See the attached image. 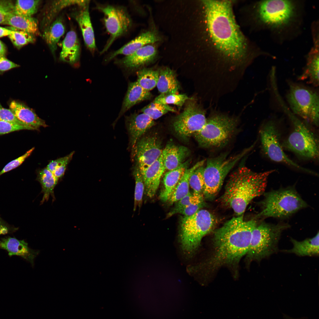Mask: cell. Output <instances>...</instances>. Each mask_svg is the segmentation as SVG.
Instances as JSON below:
<instances>
[{
	"label": "cell",
	"instance_id": "cell-14",
	"mask_svg": "<svg viewBox=\"0 0 319 319\" xmlns=\"http://www.w3.org/2000/svg\"><path fill=\"white\" fill-rule=\"evenodd\" d=\"M163 149L161 139L156 134L141 137L136 145L133 158L140 171L145 170L158 159L162 155Z\"/></svg>",
	"mask_w": 319,
	"mask_h": 319
},
{
	"label": "cell",
	"instance_id": "cell-15",
	"mask_svg": "<svg viewBox=\"0 0 319 319\" xmlns=\"http://www.w3.org/2000/svg\"><path fill=\"white\" fill-rule=\"evenodd\" d=\"M155 123L154 120L143 113H134L126 117L125 124L129 139L128 147L133 160L137 142Z\"/></svg>",
	"mask_w": 319,
	"mask_h": 319
},
{
	"label": "cell",
	"instance_id": "cell-37",
	"mask_svg": "<svg viewBox=\"0 0 319 319\" xmlns=\"http://www.w3.org/2000/svg\"><path fill=\"white\" fill-rule=\"evenodd\" d=\"M141 111L153 120L157 119L169 112H175V109L169 105L153 102L141 110Z\"/></svg>",
	"mask_w": 319,
	"mask_h": 319
},
{
	"label": "cell",
	"instance_id": "cell-8",
	"mask_svg": "<svg viewBox=\"0 0 319 319\" xmlns=\"http://www.w3.org/2000/svg\"><path fill=\"white\" fill-rule=\"evenodd\" d=\"M287 83L289 88L286 98L290 110L307 123L318 126V92L309 87L291 80H288Z\"/></svg>",
	"mask_w": 319,
	"mask_h": 319
},
{
	"label": "cell",
	"instance_id": "cell-36",
	"mask_svg": "<svg viewBox=\"0 0 319 319\" xmlns=\"http://www.w3.org/2000/svg\"><path fill=\"white\" fill-rule=\"evenodd\" d=\"M133 175L135 180L134 211L138 206L140 208L142 204L143 197L145 186L142 178L138 167L136 165L133 170Z\"/></svg>",
	"mask_w": 319,
	"mask_h": 319
},
{
	"label": "cell",
	"instance_id": "cell-45",
	"mask_svg": "<svg viewBox=\"0 0 319 319\" xmlns=\"http://www.w3.org/2000/svg\"><path fill=\"white\" fill-rule=\"evenodd\" d=\"M0 120L18 125L27 126L20 121L10 109L2 108H0Z\"/></svg>",
	"mask_w": 319,
	"mask_h": 319
},
{
	"label": "cell",
	"instance_id": "cell-27",
	"mask_svg": "<svg viewBox=\"0 0 319 319\" xmlns=\"http://www.w3.org/2000/svg\"><path fill=\"white\" fill-rule=\"evenodd\" d=\"M319 232L313 237L298 241L292 238L290 241L293 245L291 249L283 250L287 253H293L300 256H318L319 255Z\"/></svg>",
	"mask_w": 319,
	"mask_h": 319
},
{
	"label": "cell",
	"instance_id": "cell-39",
	"mask_svg": "<svg viewBox=\"0 0 319 319\" xmlns=\"http://www.w3.org/2000/svg\"><path fill=\"white\" fill-rule=\"evenodd\" d=\"M192 98L184 94H160L156 97L153 102L168 105L172 104L181 107L186 102Z\"/></svg>",
	"mask_w": 319,
	"mask_h": 319
},
{
	"label": "cell",
	"instance_id": "cell-3",
	"mask_svg": "<svg viewBox=\"0 0 319 319\" xmlns=\"http://www.w3.org/2000/svg\"><path fill=\"white\" fill-rule=\"evenodd\" d=\"M275 171L258 172L245 166L239 167L230 175L219 201L237 216L243 215L250 202L264 193L268 177Z\"/></svg>",
	"mask_w": 319,
	"mask_h": 319
},
{
	"label": "cell",
	"instance_id": "cell-5",
	"mask_svg": "<svg viewBox=\"0 0 319 319\" xmlns=\"http://www.w3.org/2000/svg\"><path fill=\"white\" fill-rule=\"evenodd\" d=\"M212 111L204 126L193 135L198 145L203 148L224 146L231 138L238 123L236 117Z\"/></svg>",
	"mask_w": 319,
	"mask_h": 319
},
{
	"label": "cell",
	"instance_id": "cell-42",
	"mask_svg": "<svg viewBox=\"0 0 319 319\" xmlns=\"http://www.w3.org/2000/svg\"><path fill=\"white\" fill-rule=\"evenodd\" d=\"M204 201L191 204L185 207L176 210H172L167 215V217H169L176 214H180L188 216L192 215L203 208L205 206Z\"/></svg>",
	"mask_w": 319,
	"mask_h": 319
},
{
	"label": "cell",
	"instance_id": "cell-43",
	"mask_svg": "<svg viewBox=\"0 0 319 319\" xmlns=\"http://www.w3.org/2000/svg\"><path fill=\"white\" fill-rule=\"evenodd\" d=\"M35 130L32 128L0 120V135L22 130Z\"/></svg>",
	"mask_w": 319,
	"mask_h": 319
},
{
	"label": "cell",
	"instance_id": "cell-46",
	"mask_svg": "<svg viewBox=\"0 0 319 319\" xmlns=\"http://www.w3.org/2000/svg\"><path fill=\"white\" fill-rule=\"evenodd\" d=\"M14 6L11 1L0 0V24H2L7 16L13 12Z\"/></svg>",
	"mask_w": 319,
	"mask_h": 319
},
{
	"label": "cell",
	"instance_id": "cell-41",
	"mask_svg": "<svg viewBox=\"0 0 319 319\" xmlns=\"http://www.w3.org/2000/svg\"><path fill=\"white\" fill-rule=\"evenodd\" d=\"M204 198L202 194H196L190 192L185 196L176 202L172 210L178 209L191 204L204 201Z\"/></svg>",
	"mask_w": 319,
	"mask_h": 319
},
{
	"label": "cell",
	"instance_id": "cell-26",
	"mask_svg": "<svg viewBox=\"0 0 319 319\" xmlns=\"http://www.w3.org/2000/svg\"><path fill=\"white\" fill-rule=\"evenodd\" d=\"M158 40V38L153 32L148 31L143 33L113 53L109 56L108 60H111L119 55H123L126 56L130 55L146 45L154 43Z\"/></svg>",
	"mask_w": 319,
	"mask_h": 319
},
{
	"label": "cell",
	"instance_id": "cell-53",
	"mask_svg": "<svg viewBox=\"0 0 319 319\" xmlns=\"http://www.w3.org/2000/svg\"><path fill=\"white\" fill-rule=\"evenodd\" d=\"M283 315L284 319H306L305 318H292L284 313H283Z\"/></svg>",
	"mask_w": 319,
	"mask_h": 319
},
{
	"label": "cell",
	"instance_id": "cell-18",
	"mask_svg": "<svg viewBox=\"0 0 319 319\" xmlns=\"http://www.w3.org/2000/svg\"><path fill=\"white\" fill-rule=\"evenodd\" d=\"M165 170L162 154L161 156L144 171L140 172L143 178L147 196L152 198L159 186L161 176Z\"/></svg>",
	"mask_w": 319,
	"mask_h": 319
},
{
	"label": "cell",
	"instance_id": "cell-12",
	"mask_svg": "<svg viewBox=\"0 0 319 319\" xmlns=\"http://www.w3.org/2000/svg\"><path fill=\"white\" fill-rule=\"evenodd\" d=\"M184 110L175 118L173 126L180 137L187 139L201 129L206 122V111L196 100H188Z\"/></svg>",
	"mask_w": 319,
	"mask_h": 319
},
{
	"label": "cell",
	"instance_id": "cell-4",
	"mask_svg": "<svg viewBox=\"0 0 319 319\" xmlns=\"http://www.w3.org/2000/svg\"><path fill=\"white\" fill-rule=\"evenodd\" d=\"M279 105L287 115L292 125V130L282 146L306 160L318 159V140L305 123L293 113L284 102Z\"/></svg>",
	"mask_w": 319,
	"mask_h": 319
},
{
	"label": "cell",
	"instance_id": "cell-44",
	"mask_svg": "<svg viewBox=\"0 0 319 319\" xmlns=\"http://www.w3.org/2000/svg\"><path fill=\"white\" fill-rule=\"evenodd\" d=\"M32 147L25 154L8 163L0 172V176L4 173L10 171L20 165L32 153L34 149Z\"/></svg>",
	"mask_w": 319,
	"mask_h": 319
},
{
	"label": "cell",
	"instance_id": "cell-7",
	"mask_svg": "<svg viewBox=\"0 0 319 319\" xmlns=\"http://www.w3.org/2000/svg\"><path fill=\"white\" fill-rule=\"evenodd\" d=\"M264 194V198L261 203L262 209L258 217H287L307 206L293 187L273 190Z\"/></svg>",
	"mask_w": 319,
	"mask_h": 319
},
{
	"label": "cell",
	"instance_id": "cell-2",
	"mask_svg": "<svg viewBox=\"0 0 319 319\" xmlns=\"http://www.w3.org/2000/svg\"><path fill=\"white\" fill-rule=\"evenodd\" d=\"M303 3L294 0H262L254 4L253 16L260 29L268 31L283 41L300 32L303 16Z\"/></svg>",
	"mask_w": 319,
	"mask_h": 319
},
{
	"label": "cell",
	"instance_id": "cell-52",
	"mask_svg": "<svg viewBox=\"0 0 319 319\" xmlns=\"http://www.w3.org/2000/svg\"><path fill=\"white\" fill-rule=\"evenodd\" d=\"M6 52V50L5 45L0 40V54L5 55Z\"/></svg>",
	"mask_w": 319,
	"mask_h": 319
},
{
	"label": "cell",
	"instance_id": "cell-19",
	"mask_svg": "<svg viewBox=\"0 0 319 319\" xmlns=\"http://www.w3.org/2000/svg\"><path fill=\"white\" fill-rule=\"evenodd\" d=\"M189 154V149L185 146L172 143L167 144L162 153L165 170H171L179 166L184 162Z\"/></svg>",
	"mask_w": 319,
	"mask_h": 319
},
{
	"label": "cell",
	"instance_id": "cell-25",
	"mask_svg": "<svg viewBox=\"0 0 319 319\" xmlns=\"http://www.w3.org/2000/svg\"><path fill=\"white\" fill-rule=\"evenodd\" d=\"M156 53V50L154 46L147 45L133 53L126 56L120 62L122 65L127 68H137L151 61L155 56Z\"/></svg>",
	"mask_w": 319,
	"mask_h": 319
},
{
	"label": "cell",
	"instance_id": "cell-28",
	"mask_svg": "<svg viewBox=\"0 0 319 319\" xmlns=\"http://www.w3.org/2000/svg\"><path fill=\"white\" fill-rule=\"evenodd\" d=\"M2 24L9 25L34 35H40L38 21L31 17L18 15L12 12L7 16Z\"/></svg>",
	"mask_w": 319,
	"mask_h": 319
},
{
	"label": "cell",
	"instance_id": "cell-16",
	"mask_svg": "<svg viewBox=\"0 0 319 319\" xmlns=\"http://www.w3.org/2000/svg\"><path fill=\"white\" fill-rule=\"evenodd\" d=\"M0 249L6 250L10 256L21 257L29 262L32 267L34 265V259L40 252L29 248L28 243L24 240H19L9 236L0 239Z\"/></svg>",
	"mask_w": 319,
	"mask_h": 319
},
{
	"label": "cell",
	"instance_id": "cell-30",
	"mask_svg": "<svg viewBox=\"0 0 319 319\" xmlns=\"http://www.w3.org/2000/svg\"><path fill=\"white\" fill-rule=\"evenodd\" d=\"M156 86L160 94H176L180 87L174 72L167 68L159 71Z\"/></svg>",
	"mask_w": 319,
	"mask_h": 319
},
{
	"label": "cell",
	"instance_id": "cell-50",
	"mask_svg": "<svg viewBox=\"0 0 319 319\" xmlns=\"http://www.w3.org/2000/svg\"><path fill=\"white\" fill-rule=\"evenodd\" d=\"M69 161L65 162L58 167L53 172L54 175L58 179L64 175L67 166Z\"/></svg>",
	"mask_w": 319,
	"mask_h": 319
},
{
	"label": "cell",
	"instance_id": "cell-22",
	"mask_svg": "<svg viewBox=\"0 0 319 319\" xmlns=\"http://www.w3.org/2000/svg\"><path fill=\"white\" fill-rule=\"evenodd\" d=\"M190 164L189 160L177 168L168 171L165 174L163 179V188L159 195V198L162 201H168L180 180L188 168Z\"/></svg>",
	"mask_w": 319,
	"mask_h": 319
},
{
	"label": "cell",
	"instance_id": "cell-20",
	"mask_svg": "<svg viewBox=\"0 0 319 319\" xmlns=\"http://www.w3.org/2000/svg\"><path fill=\"white\" fill-rule=\"evenodd\" d=\"M9 108L20 121L35 130H39L41 127L48 126L45 121L39 118L33 110L24 104L13 101L10 103Z\"/></svg>",
	"mask_w": 319,
	"mask_h": 319
},
{
	"label": "cell",
	"instance_id": "cell-6",
	"mask_svg": "<svg viewBox=\"0 0 319 319\" xmlns=\"http://www.w3.org/2000/svg\"><path fill=\"white\" fill-rule=\"evenodd\" d=\"M217 223L215 216L205 209H200L192 215L181 217L180 236L183 250L189 253L195 251L202 238L214 229Z\"/></svg>",
	"mask_w": 319,
	"mask_h": 319
},
{
	"label": "cell",
	"instance_id": "cell-33",
	"mask_svg": "<svg viewBox=\"0 0 319 319\" xmlns=\"http://www.w3.org/2000/svg\"><path fill=\"white\" fill-rule=\"evenodd\" d=\"M88 0H60L54 1L51 4L43 18L41 27L43 30L48 27L55 16L61 10L70 5L77 4L80 6L87 5L89 3Z\"/></svg>",
	"mask_w": 319,
	"mask_h": 319
},
{
	"label": "cell",
	"instance_id": "cell-23",
	"mask_svg": "<svg viewBox=\"0 0 319 319\" xmlns=\"http://www.w3.org/2000/svg\"><path fill=\"white\" fill-rule=\"evenodd\" d=\"M151 96L149 91L144 89L136 81L129 83L121 109L118 117L113 123V126L115 125L119 118L127 110L140 102L149 99Z\"/></svg>",
	"mask_w": 319,
	"mask_h": 319
},
{
	"label": "cell",
	"instance_id": "cell-24",
	"mask_svg": "<svg viewBox=\"0 0 319 319\" xmlns=\"http://www.w3.org/2000/svg\"><path fill=\"white\" fill-rule=\"evenodd\" d=\"M80 45L77 34L73 30L68 32L62 43L60 59L71 64L77 63L80 56Z\"/></svg>",
	"mask_w": 319,
	"mask_h": 319
},
{
	"label": "cell",
	"instance_id": "cell-31",
	"mask_svg": "<svg viewBox=\"0 0 319 319\" xmlns=\"http://www.w3.org/2000/svg\"><path fill=\"white\" fill-rule=\"evenodd\" d=\"M205 160L197 162L192 167L188 168L180 180L168 201L170 204L176 203L189 192V180L193 172L198 167L204 165Z\"/></svg>",
	"mask_w": 319,
	"mask_h": 319
},
{
	"label": "cell",
	"instance_id": "cell-29",
	"mask_svg": "<svg viewBox=\"0 0 319 319\" xmlns=\"http://www.w3.org/2000/svg\"><path fill=\"white\" fill-rule=\"evenodd\" d=\"M65 29L62 19L58 17L44 30L43 37L54 55L57 44L64 33Z\"/></svg>",
	"mask_w": 319,
	"mask_h": 319
},
{
	"label": "cell",
	"instance_id": "cell-48",
	"mask_svg": "<svg viewBox=\"0 0 319 319\" xmlns=\"http://www.w3.org/2000/svg\"><path fill=\"white\" fill-rule=\"evenodd\" d=\"M19 65L6 58L5 55L0 54V71H5L17 67Z\"/></svg>",
	"mask_w": 319,
	"mask_h": 319
},
{
	"label": "cell",
	"instance_id": "cell-17",
	"mask_svg": "<svg viewBox=\"0 0 319 319\" xmlns=\"http://www.w3.org/2000/svg\"><path fill=\"white\" fill-rule=\"evenodd\" d=\"M313 43L307 56L305 67L298 79L317 87L319 84V41H313Z\"/></svg>",
	"mask_w": 319,
	"mask_h": 319
},
{
	"label": "cell",
	"instance_id": "cell-51",
	"mask_svg": "<svg viewBox=\"0 0 319 319\" xmlns=\"http://www.w3.org/2000/svg\"><path fill=\"white\" fill-rule=\"evenodd\" d=\"M13 32L9 29L0 27V37L8 36Z\"/></svg>",
	"mask_w": 319,
	"mask_h": 319
},
{
	"label": "cell",
	"instance_id": "cell-40",
	"mask_svg": "<svg viewBox=\"0 0 319 319\" xmlns=\"http://www.w3.org/2000/svg\"><path fill=\"white\" fill-rule=\"evenodd\" d=\"M204 165L198 167L193 172L190 177L189 186L193 189L194 193L203 194L204 185Z\"/></svg>",
	"mask_w": 319,
	"mask_h": 319
},
{
	"label": "cell",
	"instance_id": "cell-13",
	"mask_svg": "<svg viewBox=\"0 0 319 319\" xmlns=\"http://www.w3.org/2000/svg\"><path fill=\"white\" fill-rule=\"evenodd\" d=\"M104 14V23L110 35V40L101 53L106 51L118 37L126 32L131 26V19L123 7L108 5L99 7Z\"/></svg>",
	"mask_w": 319,
	"mask_h": 319
},
{
	"label": "cell",
	"instance_id": "cell-35",
	"mask_svg": "<svg viewBox=\"0 0 319 319\" xmlns=\"http://www.w3.org/2000/svg\"><path fill=\"white\" fill-rule=\"evenodd\" d=\"M40 0H17L14 4L13 13L28 17L35 13L40 3Z\"/></svg>",
	"mask_w": 319,
	"mask_h": 319
},
{
	"label": "cell",
	"instance_id": "cell-49",
	"mask_svg": "<svg viewBox=\"0 0 319 319\" xmlns=\"http://www.w3.org/2000/svg\"><path fill=\"white\" fill-rule=\"evenodd\" d=\"M18 229L8 224L0 217V235L12 233Z\"/></svg>",
	"mask_w": 319,
	"mask_h": 319
},
{
	"label": "cell",
	"instance_id": "cell-9",
	"mask_svg": "<svg viewBox=\"0 0 319 319\" xmlns=\"http://www.w3.org/2000/svg\"><path fill=\"white\" fill-rule=\"evenodd\" d=\"M289 227L288 224L283 223L262 222L257 224L252 232L245 255L248 263L253 261H260L276 252L282 232Z\"/></svg>",
	"mask_w": 319,
	"mask_h": 319
},
{
	"label": "cell",
	"instance_id": "cell-38",
	"mask_svg": "<svg viewBox=\"0 0 319 319\" xmlns=\"http://www.w3.org/2000/svg\"><path fill=\"white\" fill-rule=\"evenodd\" d=\"M9 29L12 30L13 32L8 36L13 45L18 49L25 45L33 43L35 41L34 35L32 34L12 27Z\"/></svg>",
	"mask_w": 319,
	"mask_h": 319
},
{
	"label": "cell",
	"instance_id": "cell-54",
	"mask_svg": "<svg viewBox=\"0 0 319 319\" xmlns=\"http://www.w3.org/2000/svg\"><path fill=\"white\" fill-rule=\"evenodd\" d=\"M0 108H1V105L0 104Z\"/></svg>",
	"mask_w": 319,
	"mask_h": 319
},
{
	"label": "cell",
	"instance_id": "cell-11",
	"mask_svg": "<svg viewBox=\"0 0 319 319\" xmlns=\"http://www.w3.org/2000/svg\"><path fill=\"white\" fill-rule=\"evenodd\" d=\"M276 123L273 120L265 122L260 131V140L263 151L271 160L284 163L310 174L315 172L302 167L290 159L284 152L280 141L279 134Z\"/></svg>",
	"mask_w": 319,
	"mask_h": 319
},
{
	"label": "cell",
	"instance_id": "cell-10",
	"mask_svg": "<svg viewBox=\"0 0 319 319\" xmlns=\"http://www.w3.org/2000/svg\"><path fill=\"white\" fill-rule=\"evenodd\" d=\"M253 145L230 157L227 154L209 158L203 171L204 199L211 200L217 196L226 176L236 164L253 147Z\"/></svg>",
	"mask_w": 319,
	"mask_h": 319
},
{
	"label": "cell",
	"instance_id": "cell-32",
	"mask_svg": "<svg viewBox=\"0 0 319 319\" xmlns=\"http://www.w3.org/2000/svg\"><path fill=\"white\" fill-rule=\"evenodd\" d=\"M36 180L41 184V192L43 194L41 204H42L45 201H47L50 196L52 197L53 200H55L54 189L59 179L52 172L46 167L38 172Z\"/></svg>",
	"mask_w": 319,
	"mask_h": 319
},
{
	"label": "cell",
	"instance_id": "cell-1",
	"mask_svg": "<svg viewBox=\"0 0 319 319\" xmlns=\"http://www.w3.org/2000/svg\"><path fill=\"white\" fill-rule=\"evenodd\" d=\"M243 215L232 218L215 231L213 253L200 266L205 274L223 266L236 267L246 254L257 222L255 219L245 220Z\"/></svg>",
	"mask_w": 319,
	"mask_h": 319
},
{
	"label": "cell",
	"instance_id": "cell-47",
	"mask_svg": "<svg viewBox=\"0 0 319 319\" xmlns=\"http://www.w3.org/2000/svg\"><path fill=\"white\" fill-rule=\"evenodd\" d=\"M74 153V151H73L65 157L51 161L46 167L53 172L58 167L63 163L67 161L70 162L72 159Z\"/></svg>",
	"mask_w": 319,
	"mask_h": 319
},
{
	"label": "cell",
	"instance_id": "cell-34",
	"mask_svg": "<svg viewBox=\"0 0 319 319\" xmlns=\"http://www.w3.org/2000/svg\"><path fill=\"white\" fill-rule=\"evenodd\" d=\"M136 82L144 89L149 91L157 86L159 71L151 69L144 68L136 73Z\"/></svg>",
	"mask_w": 319,
	"mask_h": 319
},
{
	"label": "cell",
	"instance_id": "cell-21",
	"mask_svg": "<svg viewBox=\"0 0 319 319\" xmlns=\"http://www.w3.org/2000/svg\"><path fill=\"white\" fill-rule=\"evenodd\" d=\"M80 9L73 14L81 30L84 41L87 47L91 51L96 48L94 32L89 11V4L80 6Z\"/></svg>",
	"mask_w": 319,
	"mask_h": 319
}]
</instances>
